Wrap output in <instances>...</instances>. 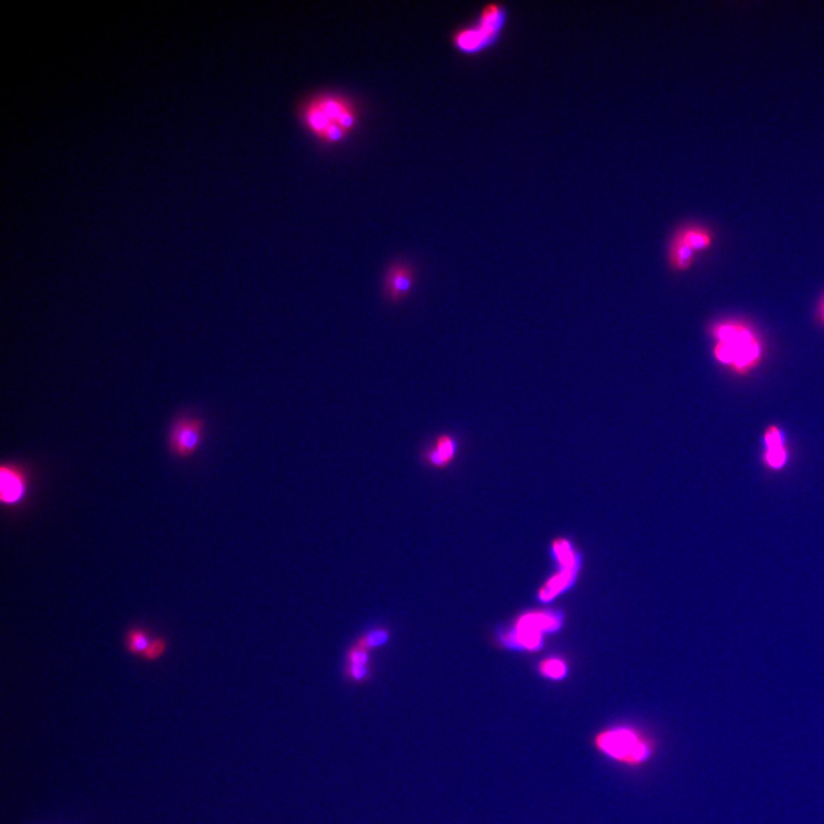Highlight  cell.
<instances>
[{
    "label": "cell",
    "instance_id": "obj_11",
    "mask_svg": "<svg viewBox=\"0 0 824 824\" xmlns=\"http://www.w3.org/2000/svg\"><path fill=\"white\" fill-rule=\"evenodd\" d=\"M676 233L690 245L696 254L710 250L715 242V233L711 227L699 222H686L676 229Z\"/></svg>",
    "mask_w": 824,
    "mask_h": 824
},
{
    "label": "cell",
    "instance_id": "obj_6",
    "mask_svg": "<svg viewBox=\"0 0 824 824\" xmlns=\"http://www.w3.org/2000/svg\"><path fill=\"white\" fill-rule=\"evenodd\" d=\"M763 451L761 462L765 469L773 473L783 471L790 462V448L788 437L782 427L770 423L763 434Z\"/></svg>",
    "mask_w": 824,
    "mask_h": 824
},
{
    "label": "cell",
    "instance_id": "obj_17",
    "mask_svg": "<svg viewBox=\"0 0 824 824\" xmlns=\"http://www.w3.org/2000/svg\"><path fill=\"white\" fill-rule=\"evenodd\" d=\"M346 664L359 665V667H371V654L369 651H363L355 645L347 651Z\"/></svg>",
    "mask_w": 824,
    "mask_h": 824
},
{
    "label": "cell",
    "instance_id": "obj_13",
    "mask_svg": "<svg viewBox=\"0 0 824 824\" xmlns=\"http://www.w3.org/2000/svg\"><path fill=\"white\" fill-rule=\"evenodd\" d=\"M391 630L386 626H377V628H373L366 633H363L362 635H359V638L356 639L354 645L361 648L363 651L371 653L372 651L385 647L386 645H388V642H391Z\"/></svg>",
    "mask_w": 824,
    "mask_h": 824
},
{
    "label": "cell",
    "instance_id": "obj_8",
    "mask_svg": "<svg viewBox=\"0 0 824 824\" xmlns=\"http://www.w3.org/2000/svg\"><path fill=\"white\" fill-rule=\"evenodd\" d=\"M508 22V10L506 5L499 1L489 3L482 7L479 13L475 26L485 35L491 47H494L503 37L504 31Z\"/></svg>",
    "mask_w": 824,
    "mask_h": 824
},
{
    "label": "cell",
    "instance_id": "obj_1",
    "mask_svg": "<svg viewBox=\"0 0 824 824\" xmlns=\"http://www.w3.org/2000/svg\"><path fill=\"white\" fill-rule=\"evenodd\" d=\"M708 332L715 341L712 355L719 366L738 377H747L761 366L765 345L750 322L725 318L710 324Z\"/></svg>",
    "mask_w": 824,
    "mask_h": 824
},
{
    "label": "cell",
    "instance_id": "obj_3",
    "mask_svg": "<svg viewBox=\"0 0 824 824\" xmlns=\"http://www.w3.org/2000/svg\"><path fill=\"white\" fill-rule=\"evenodd\" d=\"M592 745L598 754L626 768L645 766L658 750V744L651 735L629 725L603 728L593 735Z\"/></svg>",
    "mask_w": 824,
    "mask_h": 824
},
{
    "label": "cell",
    "instance_id": "obj_9",
    "mask_svg": "<svg viewBox=\"0 0 824 824\" xmlns=\"http://www.w3.org/2000/svg\"><path fill=\"white\" fill-rule=\"evenodd\" d=\"M559 621L550 614H528L518 623V642L528 649L537 648L542 640V632L558 629Z\"/></svg>",
    "mask_w": 824,
    "mask_h": 824
},
{
    "label": "cell",
    "instance_id": "obj_10",
    "mask_svg": "<svg viewBox=\"0 0 824 824\" xmlns=\"http://www.w3.org/2000/svg\"><path fill=\"white\" fill-rule=\"evenodd\" d=\"M459 453V440L453 434H440L433 442L421 451L423 464L432 469H444L449 467Z\"/></svg>",
    "mask_w": 824,
    "mask_h": 824
},
{
    "label": "cell",
    "instance_id": "obj_15",
    "mask_svg": "<svg viewBox=\"0 0 824 824\" xmlns=\"http://www.w3.org/2000/svg\"><path fill=\"white\" fill-rule=\"evenodd\" d=\"M539 674L551 680L565 679L568 676V667L560 658H546L539 664Z\"/></svg>",
    "mask_w": 824,
    "mask_h": 824
},
{
    "label": "cell",
    "instance_id": "obj_12",
    "mask_svg": "<svg viewBox=\"0 0 824 824\" xmlns=\"http://www.w3.org/2000/svg\"><path fill=\"white\" fill-rule=\"evenodd\" d=\"M696 252L674 231L667 245V263L676 273L692 270L696 261Z\"/></svg>",
    "mask_w": 824,
    "mask_h": 824
},
{
    "label": "cell",
    "instance_id": "obj_4",
    "mask_svg": "<svg viewBox=\"0 0 824 824\" xmlns=\"http://www.w3.org/2000/svg\"><path fill=\"white\" fill-rule=\"evenodd\" d=\"M204 421L194 416H181L171 426L169 448L178 458L187 459L195 455L204 439Z\"/></svg>",
    "mask_w": 824,
    "mask_h": 824
},
{
    "label": "cell",
    "instance_id": "obj_2",
    "mask_svg": "<svg viewBox=\"0 0 824 824\" xmlns=\"http://www.w3.org/2000/svg\"><path fill=\"white\" fill-rule=\"evenodd\" d=\"M300 118L322 143L338 145L359 125V110L354 101L341 94H316L302 104Z\"/></svg>",
    "mask_w": 824,
    "mask_h": 824
},
{
    "label": "cell",
    "instance_id": "obj_16",
    "mask_svg": "<svg viewBox=\"0 0 824 824\" xmlns=\"http://www.w3.org/2000/svg\"><path fill=\"white\" fill-rule=\"evenodd\" d=\"M372 676L371 667L345 664V677L353 683H366Z\"/></svg>",
    "mask_w": 824,
    "mask_h": 824
},
{
    "label": "cell",
    "instance_id": "obj_19",
    "mask_svg": "<svg viewBox=\"0 0 824 824\" xmlns=\"http://www.w3.org/2000/svg\"><path fill=\"white\" fill-rule=\"evenodd\" d=\"M815 322L820 327H824V295H822L821 300L818 302V307L815 311Z\"/></svg>",
    "mask_w": 824,
    "mask_h": 824
},
{
    "label": "cell",
    "instance_id": "obj_14",
    "mask_svg": "<svg viewBox=\"0 0 824 824\" xmlns=\"http://www.w3.org/2000/svg\"><path fill=\"white\" fill-rule=\"evenodd\" d=\"M150 642L149 633L140 628H134L126 633L125 645L131 654L143 656Z\"/></svg>",
    "mask_w": 824,
    "mask_h": 824
},
{
    "label": "cell",
    "instance_id": "obj_18",
    "mask_svg": "<svg viewBox=\"0 0 824 824\" xmlns=\"http://www.w3.org/2000/svg\"><path fill=\"white\" fill-rule=\"evenodd\" d=\"M167 649V642L163 638H156L151 640L150 645L147 648L145 654L142 658L147 660V661H156L158 658H161Z\"/></svg>",
    "mask_w": 824,
    "mask_h": 824
},
{
    "label": "cell",
    "instance_id": "obj_7",
    "mask_svg": "<svg viewBox=\"0 0 824 824\" xmlns=\"http://www.w3.org/2000/svg\"><path fill=\"white\" fill-rule=\"evenodd\" d=\"M28 492V476L26 472L14 464H3L0 467V501L3 505L14 506L24 499Z\"/></svg>",
    "mask_w": 824,
    "mask_h": 824
},
{
    "label": "cell",
    "instance_id": "obj_5",
    "mask_svg": "<svg viewBox=\"0 0 824 824\" xmlns=\"http://www.w3.org/2000/svg\"><path fill=\"white\" fill-rule=\"evenodd\" d=\"M417 272L407 260H396L387 267L382 277V295L391 304H401L414 291Z\"/></svg>",
    "mask_w": 824,
    "mask_h": 824
}]
</instances>
